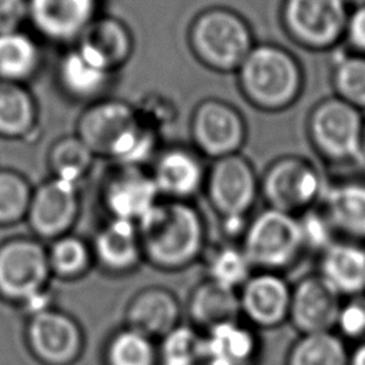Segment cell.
I'll list each match as a JSON object with an SVG mask.
<instances>
[{"mask_svg": "<svg viewBox=\"0 0 365 365\" xmlns=\"http://www.w3.org/2000/svg\"><path fill=\"white\" fill-rule=\"evenodd\" d=\"M349 7L344 0H282L281 26L291 41L308 51L342 46Z\"/></svg>", "mask_w": 365, "mask_h": 365, "instance_id": "obj_8", "label": "cell"}, {"mask_svg": "<svg viewBox=\"0 0 365 365\" xmlns=\"http://www.w3.org/2000/svg\"><path fill=\"white\" fill-rule=\"evenodd\" d=\"M318 274L339 297L365 292V244L338 238L319 254Z\"/></svg>", "mask_w": 365, "mask_h": 365, "instance_id": "obj_23", "label": "cell"}, {"mask_svg": "<svg viewBox=\"0 0 365 365\" xmlns=\"http://www.w3.org/2000/svg\"><path fill=\"white\" fill-rule=\"evenodd\" d=\"M338 238L365 244V178L345 175L328 180L319 202Z\"/></svg>", "mask_w": 365, "mask_h": 365, "instance_id": "obj_20", "label": "cell"}, {"mask_svg": "<svg viewBox=\"0 0 365 365\" xmlns=\"http://www.w3.org/2000/svg\"><path fill=\"white\" fill-rule=\"evenodd\" d=\"M96 155L76 135H64L56 140L47 154L50 177L78 185L91 171Z\"/></svg>", "mask_w": 365, "mask_h": 365, "instance_id": "obj_31", "label": "cell"}, {"mask_svg": "<svg viewBox=\"0 0 365 365\" xmlns=\"http://www.w3.org/2000/svg\"><path fill=\"white\" fill-rule=\"evenodd\" d=\"M43 53L37 40L23 29L0 34V80L27 84L41 68Z\"/></svg>", "mask_w": 365, "mask_h": 365, "instance_id": "obj_28", "label": "cell"}, {"mask_svg": "<svg viewBox=\"0 0 365 365\" xmlns=\"http://www.w3.org/2000/svg\"><path fill=\"white\" fill-rule=\"evenodd\" d=\"M204 187L211 207L222 220H245L259 195V178L240 153L214 160Z\"/></svg>", "mask_w": 365, "mask_h": 365, "instance_id": "obj_10", "label": "cell"}, {"mask_svg": "<svg viewBox=\"0 0 365 365\" xmlns=\"http://www.w3.org/2000/svg\"><path fill=\"white\" fill-rule=\"evenodd\" d=\"M285 365H349V352L332 331L304 334L289 346Z\"/></svg>", "mask_w": 365, "mask_h": 365, "instance_id": "obj_30", "label": "cell"}, {"mask_svg": "<svg viewBox=\"0 0 365 365\" xmlns=\"http://www.w3.org/2000/svg\"><path fill=\"white\" fill-rule=\"evenodd\" d=\"M33 187L21 173L0 168V225H13L26 220Z\"/></svg>", "mask_w": 365, "mask_h": 365, "instance_id": "obj_36", "label": "cell"}, {"mask_svg": "<svg viewBox=\"0 0 365 365\" xmlns=\"http://www.w3.org/2000/svg\"><path fill=\"white\" fill-rule=\"evenodd\" d=\"M342 44L346 50L365 56V6L349 9Z\"/></svg>", "mask_w": 365, "mask_h": 365, "instance_id": "obj_39", "label": "cell"}, {"mask_svg": "<svg viewBox=\"0 0 365 365\" xmlns=\"http://www.w3.org/2000/svg\"><path fill=\"white\" fill-rule=\"evenodd\" d=\"M349 365H365V342L358 344L349 354Z\"/></svg>", "mask_w": 365, "mask_h": 365, "instance_id": "obj_41", "label": "cell"}, {"mask_svg": "<svg viewBox=\"0 0 365 365\" xmlns=\"http://www.w3.org/2000/svg\"><path fill=\"white\" fill-rule=\"evenodd\" d=\"M161 198L188 201L204 185L207 171L197 150L173 145L153 160L150 171Z\"/></svg>", "mask_w": 365, "mask_h": 365, "instance_id": "obj_19", "label": "cell"}, {"mask_svg": "<svg viewBox=\"0 0 365 365\" xmlns=\"http://www.w3.org/2000/svg\"><path fill=\"white\" fill-rule=\"evenodd\" d=\"M37 124L38 106L27 84L0 80V138H29Z\"/></svg>", "mask_w": 365, "mask_h": 365, "instance_id": "obj_27", "label": "cell"}, {"mask_svg": "<svg viewBox=\"0 0 365 365\" xmlns=\"http://www.w3.org/2000/svg\"><path fill=\"white\" fill-rule=\"evenodd\" d=\"M150 173L143 167L115 165L101 187V201L108 218L138 222L160 200Z\"/></svg>", "mask_w": 365, "mask_h": 365, "instance_id": "obj_14", "label": "cell"}, {"mask_svg": "<svg viewBox=\"0 0 365 365\" xmlns=\"http://www.w3.org/2000/svg\"><path fill=\"white\" fill-rule=\"evenodd\" d=\"M47 247L36 237H13L0 244V297L20 307L50 288Z\"/></svg>", "mask_w": 365, "mask_h": 365, "instance_id": "obj_9", "label": "cell"}, {"mask_svg": "<svg viewBox=\"0 0 365 365\" xmlns=\"http://www.w3.org/2000/svg\"><path fill=\"white\" fill-rule=\"evenodd\" d=\"M98 16V0H29V23L44 38L73 46Z\"/></svg>", "mask_w": 365, "mask_h": 365, "instance_id": "obj_16", "label": "cell"}, {"mask_svg": "<svg viewBox=\"0 0 365 365\" xmlns=\"http://www.w3.org/2000/svg\"><path fill=\"white\" fill-rule=\"evenodd\" d=\"M349 9L352 7H359V6H365V0H344Z\"/></svg>", "mask_w": 365, "mask_h": 365, "instance_id": "obj_42", "label": "cell"}, {"mask_svg": "<svg viewBox=\"0 0 365 365\" xmlns=\"http://www.w3.org/2000/svg\"><path fill=\"white\" fill-rule=\"evenodd\" d=\"M187 312L190 324L201 332L225 322L238 321L241 314L238 291L205 279L191 291Z\"/></svg>", "mask_w": 365, "mask_h": 365, "instance_id": "obj_26", "label": "cell"}, {"mask_svg": "<svg viewBox=\"0 0 365 365\" xmlns=\"http://www.w3.org/2000/svg\"><path fill=\"white\" fill-rule=\"evenodd\" d=\"M341 305L342 297L318 272L309 274L291 287L288 321L299 335L329 332L336 327Z\"/></svg>", "mask_w": 365, "mask_h": 365, "instance_id": "obj_15", "label": "cell"}, {"mask_svg": "<svg viewBox=\"0 0 365 365\" xmlns=\"http://www.w3.org/2000/svg\"><path fill=\"white\" fill-rule=\"evenodd\" d=\"M97 157L115 165L143 167L157 155V130L138 110L118 98H101L86 106L74 133Z\"/></svg>", "mask_w": 365, "mask_h": 365, "instance_id": "obj_1", "label": "cell"}, {"mask_svg": "<svg viewBox=\"0 0 365 365\" xmlns=\"http://www.w3.org/2000/svg\"><path fill=\"white\" fill-rule=\"evenodd\" d=\"M297 217L305 251L321 254L335 240H338L336 232L319 205L308 208Z\"/></svg>", "mask_w": 365, "mask_h": 365, "instance_id": "obj_37", "label": "cell"}, {"mask_svg": "<svg viewBox=\"0 0 365 365\" xmlns=\"http://www.w3.org/2000/svg\"><path fill=\"white\" fill-rule=\"evenodd\" d=\"M258 354L257 334L240 321L202 332V365H252Z\"/></svg>", "mask_w": 365, "mask_h": 365, "instance_id": "obj_24", "label": "cell"}, {"mask_svg": "<svg viewBox=\"0 0 365 365\" xmlns=\"http://www.w3.org/2000/svg\"><path fill=\"white\" fill-rule=\"evenodd\" d=\"M144 261L161 271L192 265L205 248V224L190 201L160 198L137 222Z\"/></svg>", "mask_w": 365, "mask_h": 365, "instance_id": "obj_2", "label": "cell"}, {"mask_svg": "<svg viewBox=\"0 0 365 365\" xmlns=\"http://www.w3.org/2000/svg\"><path fill=\"white\" fill-rule=\"evenodd\" d=\"M362 151H364V160H365V120H364V134H362Z\"/></svg>", "mask_w": 365, "mask_h": 365, "instance_id": "obj_43", "label": "cell"}, {"mask_svg": "<svg viewBox=\"0 0 365 365\" xmlns=\"http://www.w3.org/2000/svg\"><path fill=\"white\" fill-rule=\"evenodd\" d=\"M29 21V0H0V34L21 30Z\"/></svg>", "mask_w": 365, "mask_h": 365, "instance_id": "obj_40", "label": "cell"}, {"mask_svg": "<svg viewBox=\"0 0 365 365\" xmlns=\"http://www.w3.org/2000/svg\"><path fill=\"white\" fill-rule=\"evenodd\" d=\"M80 208L78 185L50 177L33 188L26 221L37 240L53 241L70 232Z\"/></svg>", "mask_w": 365, "mask_h": 365, "instance_id": "obj_13", "label": "cell"}, {"mask_svg": "<svg viewBox=\"0 0 365 365\" xmlns=\"http://www.w3.org/2000/svg\"><path fill=\"white\" fill-rule=\"evenodd\" d=\"M24 338L27 349L41 365H73L84 349L80 324L56 307L30 315Z\"/></svg>", "mask_w": 365, "mask_h": 365, "instance_id": "obj_11", "label": "cell"}, {"mask_svg": "<svg viewBox=\"0 0 365 365\" xmlns=\"http://www.w3.org/2000/svg\"><path fill=\"white\" fill-rule=\"evenodd\" d=\"M331 57L332 96L365 113V56L338 47Z\"/></svg>", "mask_w": 365, "mask_h": 365, "instance_id": "obj_29", "label": "cell"}, {"mask_svg": "<svg viewBox=\"0 0 365 365\" xmlns=\"http://www.w3.org/2000/svg\"><path fill=\"white\" fill-rule=\"evenodd\" d=\"M252 269L241 245L224 244L215 248L208 257L207 279L228 289L240 291L251 277Z\"/></svg>", "mask_w": 365, "mask_h": 365, "instance_id": "obj_34", "label": "cell"}, {"mask_svg": "<svg viewBox=\"0 0 365 365\" xmlns=\"http://www.w3.org/2000/svg\"><path fill=\"white\" fill-rule=\"evenodd\" d=\"M125 327L163 338L181 324V305L173 291L164 287H145L135 292L124 311Z\"/></svg>", "mask_w": 365, "mask_h": 365, "instance_id": "obj_21", "label": "cell"}, {"mask_svg": "<svg viewBox=\"0 0 365 365\" xmlns=\"http://www.w3.org/2000/svg\"><path fill=\"white\" fill-rule=\"evenodd\" d=\"M241 248L251 267L259 271L291 267L305 252L298 217L267 207L248 221Z\"/></svg>", "mask_w": 365, "mask_h": 365, "instance_id": "obj_7", "label": "cell"}, {"mask_svg": "<svg viewBox=\"0 0 365 365\" xmlns=\"http://www.w3.org/2000/svg\"><path fill=\"white\" fill-rule=\"evenodd\" d=\"M188 46L207 68L230 73L238 70L255 41L242 16L227 7H211L191 21Z\"/></svg>", "mask_w": 365, "mask_h": 365, "instance_id": "obj_5", "label": "cell"}, {"mask_svg": "<svg viewBox=\"0 0 365 365\" xmlns=\"http://www.w3.org/2000/svg\"><path fill=\"white\" fill-rule=\"evenodd\" d=\"M190 133L195 150L214 161L238 154L247 138V124L230 103L207 98L195 106Z\"/></svg>", "mask_w": 365, "mask_h": 365, "instance_id": "obj_12", "label": "cell"}, {"mask_svg": "<svg viewBox=\"0 0 365 365\" xmlns=\"http://www.w3.org/2000/svg\"><path fill=\"white\" fill-rule=\"evenodd\" d=\"M77 44L91 51L113 73L131 58L134 50L133 34L127 24L117 17L100 14L86 29Z\"/></svg>", "mask_w": 365, "mask_h": 365, "instance_id": "obj_25", "label": "cell"}, {"mask_svg": "<svg viewBox=\"0 0 365 365\" xmlns=\"http://www.w3.org/2000/svg\"><path fill=\"white\" fill-rule=\"evenodd\" d=\"M47 258L51 275L67 281L86 275L94 262L91 245L71 232L50 241Z\"/></svg>", "mask_w": 365, "mask_h": 365, "instance_id": "obj_32", "label": "cell"}, {"mask_svg": "<svg viewBox=\"0 0 365 365\" xmlns=\"http://www.w3.org/2000/svg\"><path fill=\"white\" fill-rule=\"evenodd\" d=\"M90 245L94 261L108 274L131 272L144 261L138 228L131 221L108 218Z\"/></svg>", "mask_w": 365, "mask_h": 365, "instance_id": "obj_22", "label": "cell"}, {"mask_svg": "<svg viewBox=\"0 0 365 365\" xmlns=\"http://www.w3.org/2000/svg\"><path fill=\"white\" fill-rule=\"evenodd\" d=\"M56 74L57 83L67 97L90 104L106 98V91L115 73L91 51L76 43L61 54Z\"/></svg>", "mask_w": 365, "mask_h": 365, "instance_id": "obj_18", "label": "cell"}, {"mask_svg": "<svg viewBox=\"0 0 365 365\" xmlns=\"http://www.w3.org/2000/svg\"><path fill=\"white\" fill-rule=\"evenodd\" d=\"M328 184L327 175L309 158L288 154L274 160L259 180L267 207L299 215L319 205Z\"/></svg>", "mask_w": 365, "mask_h": 365, "instance_id": "obj_6", "label": "cell"}, {"mask_svg": "<svg viewBox=\"0 0 365 365\" xmlns=\"http://www.w3.org/2000/svg\"><path fill=\"white\" fill-rule=\"evenodd\" d=\"M365 113L328 96L318 100L307 115V138L315 154L335 167H365L362 151Z\"/></svg>", "mask_w": 365, "mask_h": 365, "instance_id": "obj_4", "label": "cell"}, {"mask_svg": "<svg viewBox=\"0 0 365 365\" xmlns=\"http://www.w3.org/2000/svg\"><path fill=\"white\" fill-rule=\"evenodd\" d=\"M238 298L241 314L257 328H277L288 319L291 285L278 272L251 274L240 288Z\"/></svg>", "mask_w": 365, "mask_h": 365, "instance_id": "obj_17", "label": "cell"}, {"mask_svg": "<svg viewBox=\"0 0 365 365\" xmlns=\"http://www.w3.org/2000/svg\"><path fill=\"white\" fill-rule=\"evenodd\" d=\"M158 365H202V332L180 324L161 338Z\"/></svg>", "mask_w": 365, "mask_h": 365, "instance_id": "obj_35", "label": "cell"}, {"mask_svg": "<svg viewBox=\"0 0 365 365\" xmlns=\"http://www.w3.org/2000/svg\"><path fill=\"white\" fill-rule=\"evenodd\" d=\"M335 328L342 339L365 342V292L349 297L342 302Z\"/></svg>", "mask_w": 365, "mask_h": 365, "instance_id": "obj_38", "label": "cell"}, {"mask_svg": "<svg viewBox=\"0 0 365 365\" xmlns=\"http://www.w3.org/2000/svg\"><path fill=\"white\" fill-rule=\"evenodd\" d=\"M247 101L268 113L292 107L304 93L305 71L298 57L275 43H258L237 70Z\"/></svg>", "mask_w": 365, "mask_h": 365, "instance_id": "obj_3", "label": "cell"}, {"mask_svg": "<svg viewBox=\"0 0 365 365\" xmlns=\"http://www.w3.org/2000/svg\"><path fill=\"white\" fill-rule=\"evenodd\" d=\"M104 365H158V346L148 335L124 327L104 348Z\"/></svg>", "mask_w": 365, "mask_h": 365, "instance_id": "obj_33", "label": "cell"}]
</instances>
